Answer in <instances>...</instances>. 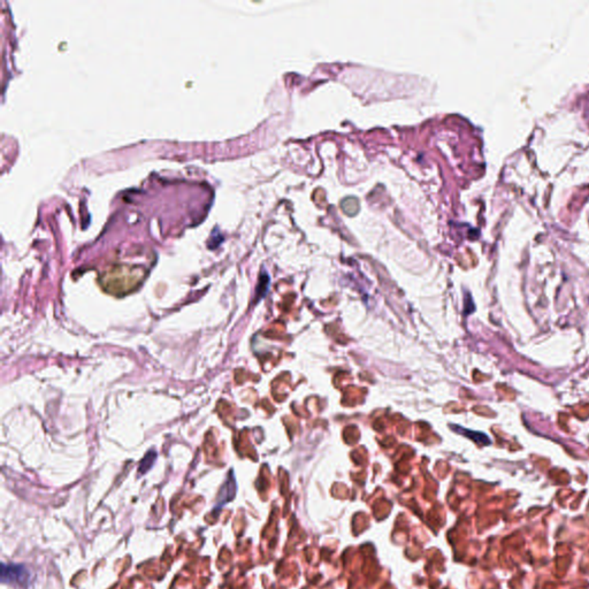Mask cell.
<instances>
[{
  "label": "cell",
  "instance_id": "5",
  "mask_svg": "<svg viewBox=\"0 0 589 589\" xmlns=\"http://www.w3.org/2000/svg\"><path fill=\"white\" fill-rule=\"evenodd\" d=\"M156 459H157V452L156 451L151 450V451L147 452L144 458H143L141 463H139V467H138L139 474H144V473L149 471V469L153 466Z\"/></svg>",
  "mask_w": 589,
  "mask_h": 589
},
{
  "label": "cell",
  "instance_id": "3",
  "mask_svg": "<svg viewBox=\"0 0 589 589\" xmlns=\"http://www.w3.org/2000/svg\"><path fill=\"white\" fill-rule=\"evenodd\" d=\"M452 429L457 433L461 434V435L468 437V439H471L472 441L476 442V443L479 444H489L490 443V440H489V437L485 435V434L481 433V432H474V431H468V429H465L463 427H459V426H451Z\"/></svg>",
  "mask_w": 589,
  "mask_h": 589
},
{
  "label": "cell",
  "instance_id": "1",
  "mask_svg": "<svg viewBox=\"0 0 589 589\" xmlns=\"http://www.w3.org/2000/svg\"><path fill=\"white\" fill-rule=\"evenodd\" d=\"M29 580V572L23 565L3 564L2 582L17 586H27Z\"/></svg>",
  "mask_w": 589,
  "mask_h": 589
},
{
  "label": "cell",
  "instance_id": "6",
  "mask_svg": "<svg viewBox=\"0 0 589 589\" xmlns=\"http://www.w3.org/2000/svg\"><path fill=\"white\" fill-rule=\"evenodd\" d=\"M268 288H269V277L267 274L265 273H261L260 278H259V283H258L257 286V294H256V301L259 302L261 298H264L266 296V293L268 291Z\"/></svg>",
  "mask_w": 589,
  "mask_h": 589
},
{
  "label": "cell",
  "instance_id": "4",
  "mask_svg": "<svg viewBox=\"0 0 589 589\" xmlns=\"http://www.w3.org/2000/svg\"><path fill=\"white\" fill-rule=\"evenodd\" d=\"M341 209L343 210V212L349 217L356 216V214L359 212V210H360L359 201H358L357 197H352V196L345 197L341 202Z\"/></svg>",
  "mask_w": 589,
  "mask_h": 589
},
{
  "label": "cell",
  "instance_id": "2",
  "mask_svg": "<svg viewBox=\"0 0 589 589\" xmlns=\"http://www.w3.org/2000/svg\"><path fill=\"white\" fill-rule=\"evenodd\" d=\"M235 494H236V481H235L233 472H230L229 475H228V479H227L225 484L222 485L220 494H219V496H218L216 510L224 507L226 503L230 502V501L234 499Z\"/></svg>",
  "mask_w": 589,
  "mask_h": 589
}]
</instances>
